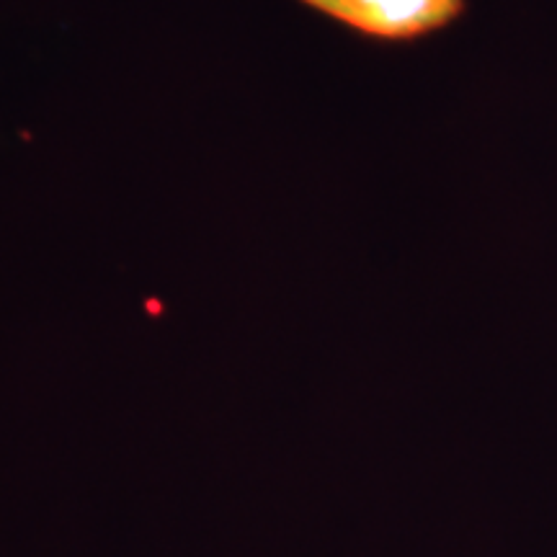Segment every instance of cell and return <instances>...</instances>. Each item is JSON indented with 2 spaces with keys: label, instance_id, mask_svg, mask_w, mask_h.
<instances>
[{
  "label": "cell",
  "instance_id": "6da1fadb",
  "mask_svg": "<svg viewBox=\"0 0 557 557\" xmlns=\"http://www.w3.org/2000/svg\"><path fill=\"white\" fill-rule=\"evenodd\" d=\"M359 37L374 41H418L449 29L468 11V0H297Z\"/></svg>",
  "mask_w": 557,
  "mask_h": 557
}]
</instances>
